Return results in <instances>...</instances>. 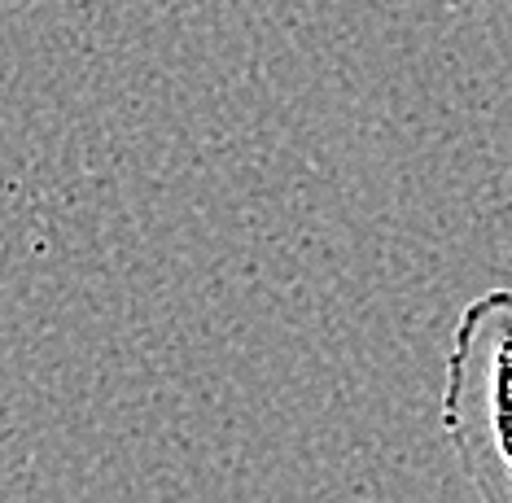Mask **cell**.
Wrapping results in <instances>:
<instances>
[{
  "mask_svg": "<svg viewBox=\"0 0 512 503\" xmlns=\"http://www.w3.org/2000/svg\"><path fill=\"white\" fill-rule=\"evenodd\" d=\"M442 434L477 503H512V289L460 311L442 359Z\"/></svg>",
  "mask_w": 512,
  "mask_h": 503,
  "instance_id": "cell-1",
  "label": "cell"
}]
</instances>
